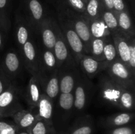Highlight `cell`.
<instances>
[{
	"label": "cell",
	"mask_w": 135,
	"mask_h": 134,
	"mask_svg": "<svg viewBox=\"0 0 135 134\" xmlns=\"http://www.w3.org/2000/svg\"><path fill=\"white\" fill-rule=\"evenodd\" d=\"M99 96L104 104L132 112L134 109L135 91L121 86L106 74L102 75L98 81Z\"/></svg>",
	"instance_id": "cell-1"
},
{
	"label": "cell",
	"mask_w": 135,
	"mask_h": 134,
	"mask_svg": "<svg viewBox=\"0 0 135 134\" xmlns=\"http://www.w3.org/2000/svg\"><path fill=\"white\" fill-rule=\"evenodd\" d=\"M57 13L61 14L71 25L83 42L86 55L89 53L92 36L90 32L89 22L83 14L77 13L68 7L56 5Z\"/></svg>",
	"instance_id": "cell-2"
},
{
	"label": "cell",
	"mask_w": 135,
	"mask_h": 134,
	"mask_svg": "<svg viewBox=\"0 0 135 134\" xmlns=\"http://www.w3.org/2000/svg\"><path fill=\"white\" fill-rule=\"evenodd\" d=\"M57 20L62 34L69 47L74 60L79 65L80 59L83 55L86 54L83 42L69 22L61 14L57 13Z\"/></svg>",
	"instance_id": "cell-3"
},
{
	"label": "cell",
	"mask_w": 135,
	"mask_h": 134,
	"mask_svg": "<svg viewBox=\"0 0 135 134\" xmlns=\"http://www.w3.org/2000/svg\"><path fill=\"white\" fill-rule=\"evenodd\" d=\"M22 92L17 84H12L8 89L0 94V108L3 112L4 118L11 117L21 110Z\"/></svg>",
	"instance_id": "cell-4"
},
{
	"label": "cell",
	"mask_w": 135,
	"mask_h": 134,
	"mask_svg": "<svg viewBox=\"0 0 135 134\" xmlns=\"http://www.w3.org/2000/svg\"><path fill=\"white\" fill-rule=\"evenodd\" d=\"M94 89V87L92 80L81 72L73 91L74 110L76 112H83L88 107L93 96Z\"/></svg>",
	"instance_id": "cell-5"
},
{
	"label": "cell",
	"mask_w": 135,
	"mask_h": 134,
	"mask_svg": "<svg viewBox=\"0 0 135 134\" xmlns=\"http://www.w3.org/2000/svg\"><path fill=\"white\" fill-rule=\"evenodd\" d=\"M25 68L31 74L37 76L39 72V44L36 36L33 35L18 51Z\"/></svg>",
	"instance_id": "cell-6"
},
{
	"label": "cell",
	"mask_w": 135,
	"mask_h": 134,
	"mask_svg": "<svg viewBox=\"0 0 135 134\" xmlns=\"http://www.w3.org/2000/svg\"><path fill=\"white\" fill-rule=\"evenodd\" d=\"M105 72L116 84L135 91V75L126 64L118 59L108 64Z\"/></svg>",
	"instance_id": "cell-7"
},
{
	"label": "cell",
	"mask_w": 135,
	"mask_h": 134,
	"mask_svg": "<svg viewBox=\"0 0 135 134\" xmlns=\"http://www.w3.org/2000/svg\"><path fill=\"white\" fill-rule=\"evenodd\" d=\"M18 9L36 35L41 22L47 15L44 5L40 0H21Z\"/></svg>",
	"instance_id": "cell-8"
},
{
	"label": "cell",
	"mask_w": 135,
	"mask_h": 134,
	"mask_svg": "<svg viewBox=\"0 0 135 134\" xmlns=\"http://www.w3.org/2000/svg\"><path fill=\"white\" fill-rule=\"evenodd\" d=\"M59 28L57 20L47 14L41 22L36 36L38 37L41 45L47 49L52 50L57 39Z\"/></svg>",
	"instance_id": "cell-9"
},
{
	"label": "cell",
	"mask_w": 135,
	"mask_h": 134,
	"mask_svg": "<svg viewBox=\"0 0 135 134\" xmlns=\"http://www.w3.org/2000/svg\"><path fill=\"white\" fill-rule=\"evenodd\" d=\"M81 74L75 62L65 64L59 68V91L61 93H73L74 89Z\"/></svg>",
	"instance_id": "cell-10"
},
{
	"label": "cell",
	"mask_w": 135,
	"mask_h": 134,
	"mask_svg": "<svg viewBox=\"0 0 135 134\" xmlns=\"http://www.w3.org/2000/svg\"><path fill=\"white\" fill-rule=\"evenodd\" d=\"M24 67L19 53L14 49L7 51L4 56L1 70L9 80L16 84V80L21 74Z\"/></svg>",
	"instance_id": "cell-11"
},
{
	"label": "cell",
	"mask_w": 135,
	"mask_h": 134,
	"mask_svg": "<svg viewBox=\"0 0 135 134\" xmlns=\"http://www.w3.org/2000/svg\"><path fill=\"white\" fill-rule=\"evenodd\" d=\"M15 25V39L19 51L30 39V37L35 34L32 30L27 20L19 9H18L16 12Z\"/></svg>",
	"instance_id": "cell-12"
},
{
	"label": "cell",
	"mask_w": 135,
	"mask_h": 134,
	"mask_svg": "<svg viewBox=\"0 0 135 134\" xmlns=\"http://www.w3.org/2000/svg\"><path fill=\"white\" fill-rule=\"evenodd\" d=\"M108 64L104 60H98L90 55L86 54L79 60V66L82 73L92 80L102 72H105Z\"/></svg>",
	"instance_id": "cell-13"
},
{
	"label": "cell",
	"mask_w": 135,
	"mask_h": 134,
	"mask_svg": "<svg viewBox=\"0 0 135 134\" xmlns=\"http://www.w3.org/2000/svg\"><path fill=\"white\" fill-rule=\"evenodd\" d=\"M53 51L56 59L58 68L65 64L75 62L59 26L57 30L56 42L54 45Z\"/></svg>",
	"instance_id": "cell-14"
},
{
	"label": "cell",
	"mask_w": 135,
	"mask_h": 134,
	"mask_svg": "<svg viewBox=\"0 0 135 134\" xmlns=\"http://www.w3.org/2000/svg\"><path fill=\"white\" fill-rule=\"evenodd\" d=\"M39 80L42 93L55 102L57 99L59 91V68L48 75L36 76Z\"/></svg>",
	"instance_id": "cell-15"
},
{
	"label": "cell",
	"mask_w": 135,
	"mask_h": 134,
	"mask_svg": "<svg viewBox=\"0 0 135 134\" xmlns=\"http://www.w3.org/2000/svg\"><path fill=\"white\" fill-rule=\"evenodd\" d=\"M57 69V64L54 51L39 45V72L37 76L50 74Z\"/></svg>",
	"instance_id": "cell-16"
},
{
	"label": "cell",
	"mask_w": 135,
	"mask_h": 134,
	"mask_svg": "<svg viewBox=\"0 0 135 134\" xmlns=\"http://www.w3.org/2000/svg\"><path fill=\"white\" fill-rule=\"evenodd\" d=\"M42 94V89L38 78L35 76H31L23 94L24 100L30 109L36 107Z\"/></svg>",
	"instance_id": "cell-17"
},
{
	"label": "cell",
	"mask_w": 135,
	"mask_h": 134,
	"mask_svg": "<svg viewBox=\"0 0 135 134\" xmlns=\"http://www.w3.org/2000/svg\"><path fill=\"white\" fill-rule=\"evenodd\" d=\"M54 101L42 93L36 107L34 109L36 118L45 121L51 125L53 123Z\"/></svg>",
	"instance_id": "cell-18"
},
{
	"label": "cell",
	"mask_w": 135,
	"mask_h": 134,
	"mask_svg": "<svg viewBox=\"0 0 135 134\" xmlns=\"http://www.w3.org/2000/svg\"><path fill=\"white\" fill-rule=\"evenodd\" d=\"M134 118L133 112L123 111L107 116L102 120V123L104 127L108 130L128 125L133 120Z\"/></svg>",
	"instance_id": "cell-19"
},
{
	"label": "cell",
	"mask_w": 135,
	"mask_h": 134,
	"mask_svg": "<svg viewBox=\"0 0 135 134\" xmlns=\"http://www.w3.org/2000/svg\"><path fill=\"white\" fill-rule=\"evenodd\" d=\"M112 36L117 51V59L128 66L129 59V38H127L119 31L112 34Z\"/></svg>",
	"instance_id": "cell-20"
},
{
	"label": "cell",
	"mask_w": 135,
	"mask_h": 134,
	"mask_svg": "<svg viewBox=\"0 0 135 134\" xmlns=\"http://www.w3.org/2000/svg\"><path fill=\"white\" fill-rule=\"evenodd\" d=\"M118 22L119 31L127 38L135 37V30L129 10L121 12L114 11Z\"/></svg>",
	"instance_id": "cell-21"
},
{
	"label": "cell",
	"mask_w": 135,
	"mask_h": 134,
	"mask_svg": "<svg viewBox=\"0 0 135 134\" xmlns=\"http://www.w3.org/2000/svg\"><path fill=\"white\" fill-rule=\"evenodd\" d=\"M13 122L20 130H27L36 120L34 109L21 110L12 116Z\"/></svg>",
	"instance_id": "cell-22"
},
{
	"label": "cell",
	"mask_w": 135,
	"mask_h": 134,
	"mask_svg": "<svg viewBox=\"0 0 135 134\" xmlns=\"http://www.w3.org/2000/svg\"><path fill=\"white\" fill-rule=\"evenodd\" d=\"M54 102H56V108L59 115L66 119L74 110L73 93H60Z\"/></svg>",
	"instance_id": "cell-23"
},
{
	"label": "cell",
	"mask_w": 135,
	"mask_h": 134,
	"mask_svg": "<svg viewBox=\"0 0 135 134\" xmlns=\"http://www.w3.org/2000/svg\"><path fill=\"white\" fill-rule=\"evenodd\" d=\"M12 0H0V30L9 32L11 27Z\"/></svg>",
	"instance_id": "cell-24"
},
{
	"label": "cell",
	"mask_w": 135,
	"mask_h": 134,
	"mask_svg": "<svg viewBox=\"0 0 135 134\" xmlns=\"http://www.w3.org/2000/svg\"><path fill=\"white\" fill-rule=\"evenodd\" d=\"M94 124L92 116H85L76 121L68 134H92Z\"/></svg>",
	"instance_id": "cell-25"
},
{
	"label": "cell",
	"mask_w": 135,
	"mask_h": 134,
	"mask_svg": "<svg viewBox=\"0 0 135 134\" xmlns=\"http://www.w3.org/2000/svg\"><path fill=\"white\" fill-rule=\"evenodd\" d=\"M88 22L92 38H105L111 35L110 32L101 17Z\"/></svg>",
	"instance_id": "cell-26"
},
{
	"label": "cell",
	"mask_w": 135,
	"mask_h": 134,
	"mask_svg": "<svg viewBox=\"0 0 135 134\" xmlns=\"http://www.w3.org/2000/svg\"><path fill=\"white\" fill-rule=\"evenodd\" d=\"M104 6L101 0H87L85 3L84 15L88 21L93 20L100 17Z\"/></svg>",
	"instance_id": "cell-27"
},
{
	"label": "cell",
	"mask_w": 135,
	"mask_h": 134,
	"mask_svg": "<svg viewBox=\"0 0 135 134\" xmlns=\"http://www.w3.org/2000/svg\"><path fill=\"white\" fill-rule=\"evenodd\" d=\"M26 131L29 134H56L54 125L38 118Z\"/></svg>",
	"instance_id": "cell-28"
},
{
	"label": "cell",
	"mask_w": 135,
	"mask_h": 134,
	"mask_svg": "<svg viewBox=\"0 0 135 134\" xmlns=\"http://www.w3.org/2000/svg\"><path fill=\"white\" fill-rule=\"evenodd\" d=\"M100 17L108 27L111 34H113L119 31L118 22H117V17L114 11L104 7L100 14Z\"/></svg>",
	"instance_id": "cell-29"
},
{
	"label": "cell",
	"mask_w": 135,
	"mask_h": 134,
	"mask_svg": "<svg viewBox=\"0 0 135 134\" xmlns=\"http://www.w3.org/2000/svg\"><path fill=\"white\" fill-rule=\"evenodd\" d=\"M105 38H92L88 55L98 60H104V47Z\"/></svg>",
	"instance_id": "cell-30"
},
{
	"label": "cell",
	"mask_w": 135,
	"mask_h": 134,
	"mask_svg": "<svg viewBox=\"0 0 135 134\" xmlns=\"http://www.w3.org/2000/svg\"><path fill=\"white\" fill-rule=\"evenodd\" d=\"M117 54L112 34L107 37L105 39L104 47V60L110 64L112 62L117 60Z\"/></svg>",
	"instance_id": "cell-31"
},
{
	"label": "cell",
	"mask_w": 135,
	"mask_h": 134,
	"mask_svg": "<svg viewBox=\"0 0 135 134\" xmlns=\"http://www.w3.org/2000/svg\"><path fill=\"white\" fill-rule=\"evenodd\" d=\"M56 5H63L80 14L85 13V3L83 0H57Z\"/></svg>",
	"instance_id": "cell-32"
},
{
	"label": "cell",
	"mask_w": 135,
	"mask_h": 134,
	"mask_svg": "<svg viewBox=\"0 0 135 134\" xmlns=\"http://www.w3.org/2000/svg\"><path fill=\"white\" fill-rule=\"evenodd\" d=\"M19 130L13 121L0 118V134H17Z\"/></svg>",
	"instance_id": "cell-33"
},
{
	"label": "cell",
	"mask_w": 135,
	"mask_h": 134,
	"mask_svg": "<svg viewBox=\"0 0 135 134\" xmlns=\"http://www.w3.org/2000/svg\"><path fill=\"white\" fill-rule=\"evenodd\" d=\"M129 59L128 67L135 75V37L129 38Z\"/></svg>",
	"instance_id": "cell-34"
},
{
	"label": "cell",
	"mask_w": 135,
	"mask_h": 134,
	"mask_svg": "<svg viewBox=\"0 0 135 134\" xmlns=\"http://www.w3.org/2000/svg\"><path fill=\"white\" fill-rule=\"evenodd\" d=\"M106 134H135L134 127L133 126L126 125L121 127L108 129Z\"/></svg>",
	"instance_id": "cell-35"
},
{
	"label": "cell",
	"mask_w": 135,
	"mask_h": 134,
	"mask_svg": "<svg viewBox=\"0 0 135 134\" xmlns=\"http://www.w3.org/2000/svg\"><path fill=\"white\" fill-rule=\"evenodd\" d=\"M14 83L12 82L9 78L5 74L0 68V94L9 87L11 85Z\"/></svg>",
	"instance_id": "cell-36"
},
{
	"label": "cell",
	"mask_w": 135,
	"mask_h": 134,
	"mask_svg": "<svg viewBox=\"0 0 135 134\" xmlns=\"http://www.w3.org/2000/svg\"><path fill=\"white\" fill-rule=\"evenodd\" d=\"M114 11L121 12L128 10L127 6L124 0H112Z\"/></svg>",
	"instance_id": "cell-37"
},
{
	"label": "cell",
	"mask_w": 135,
	"mask_h": 134,
	"mask_svg": "<svg viewBox=\"0 0 135 134\" xmlns=\"http://www.w3.org/2000/svg\"><path fill=\"white\" fill-rule=\"evenodd\" d=\"M101 1L102 2L103 5H104V7L106 8L107 9H109V10L114 11L112 0H101Z\"/></svg>",
	"instance_id": "cell-38"
},
{
	"label": "cell",
	"mask_w": 135,
	"mask_h": 134,
	"mask_svg": "<svg viewBox=\"0 0 135 134\" xmlns=\"http://www.w3.org/2000/svg\"><path fill=\"white\" fill-rule=\"evenodd\" d=\"M3 47V38L2 34L0 32V50Z\"/></svg>",
	"instance_id": "cell-39"
},
{
	"label": "cell",
	"mask_w": 135,
	"mask_h": 134,
	"mask_svg": "<svg viewBox=\"0 0 135 134\" xmlns=\"http://www.w3.org/2000/svg\"><path fill=\"white\" fill-rule=\"evenodd\" d=\"M17 134H29L26 130H19Z\"/></svg>",
	"instance_id": "cell-40"
},
{
	"label": "cell",
	"mask_w": 135,
	"mask_h": 134,
	"mask_svg": "<svg viewBox=\"0 0 135 134\" xmlns=\"http://www.w3.org/2000/svg\"><path fill=\"white\" fill-rule=\"evenodd\" d=\"M47 1H48L49 3H52L54 4V5H55L57 0H47Z\"/></svg>",
	"instance_id": "cell-41"
},
{
	"label": "cell",
	"mask_w": 135,
	"mask_h": 134,
	"mask_svg": "<svg viewBox=\"0 0 135 134\" xmlns=\"http://www.w3.org/2000/svg\"><path fill=\"white\" fill-rule=\"evenodd\" d=\"M0 118H4V115H3V112L2 110L0 108Z\"/></svg>",
	"instance_id": "cell-42"
},
{
	"label": "cell",
	"mask_w": 135,
	"mask_h": 134,
	"mask_svg": "<svg viewBox=\"0 0 135 134\" xmlns=\"http://www.w3.org/2000/svg\"><path fill=\"white\" fill-rule=\"evenodd\" d=\"M83 1H84V3H86V1H87V0H83Z\"/></svg>",
	"instance_id": "cell-43"
},
{
	"label": "cell",
	"mask_w": 135,
	"mask_h": 134,
	"mask_svg": "<svg viewBox=\"0 0 135 134\" xmlns=\"http://www.w3.org/2000/svg\"><path fill=\"white\" fill-rule=\"evenodd\" d=\"M61 134H67V133H61Z\"/></svg>",
	"instance_id": "cell-44"
}]
</instances>
